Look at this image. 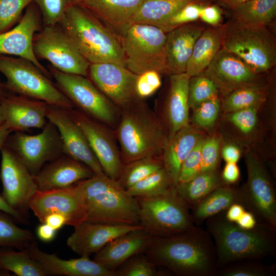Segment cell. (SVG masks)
Instances as JSON below:
<instances>
[{"label":"cell","instance_id":"cell-1","mask_svg":"<svg viewBox=\"0 0 276 276\" xmlns=\"http://www.w3.org/2000/svg\"><path fill=\"white\" fill-rule=\"evenodd\" d=\"M145 254L158 267L179 276H215L218 269L213 240L200 225L172 236H152Z\"/></svg>","mask_w":276,"mask_h":276},{"label":"cell","instance_id":"cell-2","mask_svg":"<svg viewBox=\"0 0 276 276\" xmlns=\"http://www.w3.org/2000/svg\"><path fill=\"white\" fill-rule=\"evenodd\" d=\"M205 222L215 244L218 268L235 261L263 260L276 255V231L265 224L257 222L251 229H243L228 221L225 211Z\"/></svg>","mask_w":276,"mask_h":276},{"label":"cell","instance_id":"cell-3","mask_svg":"<svg viewBox=\"0 0 276 276\" xmlns=\"http://www.w3.org/2000/svg\"><path fill=\"white\" fill-rule=\"evenodd\" d=\"M114 133L123 165L148 156H162L168 134L154 111L141 100L120 110Z\"/></svg>","mask_w":276,"mask_h":276},{"label":"cell","instance_id":"cell-4","mask_svg":"<svg viewBox=\"0 0 276 276\" xmlns=\"http://www.w3.org/2000/svg\"><path fill=\"white\" fill-rule=\"evenodd\" d=\"M58 25L89 64L112 62L125 66L120 37L80 6L71 4Z\"/></svg>","mask_w":276,"mask_h":276},{"label":"cell","instance_id":"cell-5","mask_svg":"<svg viewBox=\"0 0 276 276\" xmlns=\"http://www.w3.org/2000/svg\"><path fill=\"white\" fill-rule=\"evenodd\" d=\"M81 194L86 221L112 224L138 225L135 198L105 174H95L75 183Z\"/></svg>","mask_w":276,"mask_h":276},{"label":"cell","instance_id":"cell-6","mask_svg":"<svg viewBox=\"0 0 276 276\" xmlns=\"http://www.w3.org/2000/svg\"><path fill=\"white\" fill-rule=\"evenodd\" d=\"M0 73L6 79L5 83L9 93L67 110L74 108L51 78L28 60L0 55Z\"/></svg>","mask_w":276,"mask_h":276},{"label":"cell","instance_id":"cell-7","mask_svg":"<svg viewBox=\"0 0 276 276\" xmlns=\"http://www.w3.org/2000/svg\"><path fill=\"white\" fill-rule=\"evenodd\" d=\"M221 30L222 48L238 56L254 72H266L274 65L275 40L266 26L244 25L233 20Z\"/></svg>","mask_w":276,"mask_h":276},{"label":"cell","instance_id":"cell-8","mask_svg":"<svg viewBox=\"0 0 276 276\" xmlns=\"http://www.w3.org/2000/svg\"><path fill=\"white\" fill-rule=\"evenodd\" d=\"M135 198L140 223L153 237L176 235L195 225L190 208L175 187L160 195Z\"/></svg>","mask_w":276,"mask_h":276},{"label":"cell","instance_id":"cell-9","mask_svg":"<svg viewBox=\"0 0 276 276\" xmlns=\"http://www.w3.org/2000/svg\"><path fill=\"white\" fill-rule=\"evenodd\" d=\"M166 39V33L156 26L132 24L120 37L126 67L137 75L148 71L168 75Z\"/></svg>","mask_w":276,"mask_h":276},{"label":"cell","instance_id":"cell-10","mask_svg":"<svg viewBox=\"0 0 276 276\" xmlns=\"http://www.w3.org/2000/svg\"><path fill=\"white\" fill-rule=\"evenodd\" d=\"M49 71L59 89L74 107L109 127L115 128L120 110L87 77L60 72L51 65Z\"/></svg>","mask_w":276,"mask_h":276},{"label":"cell","instance_id":"cell-11","mask_svg":"<svg viewBox=\"0 0 276 276\" xmlns=\"http://www.w3.org/2000/svg\"><path fill=\"white\" fill-rule=\"evenodd\" d=\"M247 179L239 189L240 204L251 213L258 223L276 231V195L269 174L262 161L247 151L245 156Z\"/></svg>","mask_w":276,"mask_h":276},{"label":"cell","instance_id":"cell-12","mask_svg":"<svg viewBox=\"0 0 276 276\" xmlns=\"http://www.w3.org/2000/svg\"><path fill=\"white\" fill-rule=\"evenodd\" d=\"M34 54L50 65L64 73L87 77L89 63L57 24L44 26L33 38Z\"/></svg>","mask_w":276,"mask_h":276},{"label":"cell","instance_id":"cell-13","mask_svg":"<svg viewBox=\"0 0 276 276\" xmlns=\"http://www.w3.org/2000/svg\"><path fill=\"white\" fill-rule=\"evenodd\" d=\"M42 129L35 135L13 132L5 143L33 176L45 164L63 154L61 139L55 125L48 121Z\"/></svg>","mask_w":276,"mask_h":276},{"label":"cell","instance_id":"cell-14","mask_svg":"<svg viewBox=\"0 0 276 276\" xmlns=\"http://www.w3.org/2000/svg\"><path fill=\"white\" fill-rule=\"evenodd\" d=\"M0 179L2 196L20 214L29 209V202L38 190L34 176L18 156L5 144L1 149Z\"/></svg>","mask_w":276,"mask_h":276},{"label":"cell","instance_id":"cell-15","mask_svg":"<svg viewBox=\"0 0 276 276\" xmlns=\"http://www.w3.org/2000/svg\"><path fill=\"white\" fill-rule=\"evenodd\" d=\"M68 111L86 136L104 174L117 180L123 164L114 132L77 109L73 108Z\"/></svg>","mask_w":276,"mask_h":276},{"label":"cell","instance_id":"cell-16","mask_svg":"<svg viewBox=\"0 0 276 276\" xmlns=\"http://www.w3.org/2000/svg\"><path fill=\"white\" fill-rule=\"evenodd\" d=\"M90 80L120 110L140 99L135 91L137 75L125 66L112 62L90 64Z\"/></svg>","mask_w":276,"mask_h":276},{"label":"cell","instance_id":"cell-17","mask_svg":"<svg viewBox=\"0 0 276 276\" xmlns=\"http://www.w3.org/2000/svg\"><path fill=\"white\" fill-rule=\"evenodd\" d=\"M43 27L38 7L31 4L16 25L0 33V55L12 56L28 60L51 78L49 71L40 63L33 50L34 37Z\"/></svg>","mask_w":276,"mask_h":276},{"label":"cell","instance_id":"cell-18","mask_svg":"<svg viewBox=\"0 0 276 276\" xmlns=\"http://www.w3.org/2000/svg\"><path fill=\"white\" fill-rule=\"evenodd\" d=\"M29 206L41 223L52 213L63 215L66 218V225L74 227L86 220L82 197L75 184L62 189L38 190Z\"/></svg>","mask_w":276,"mask_h":276},{"label":"cell","instance_id":"cell-19","mask_svg":"<svg viewBox=\"0 0 276 276\" xmlns=\"http://www.w3.org/2000/svg\"><path fill=\"white\" fill-rule=\"evenodd\" d=\"M47 119L58 129L64 154L84 164L96 174H104L86 136L68 110L49 105Z\"/></svg>","mask_w":276,"mask_h":276},{"label":"cell","instance_id":"cell-20","mask_svg":"<svg viewBox=\"0 0 276 276\" xmlns=\"http://www.w3.org/2000/svg\"><path fill=\"white\" fill-rule=\"evenodd\" d=\"M202 74L224 96L238 88L258 83V74L238 56L222 48Z\"/></svg>","mask_w":276,"mask_h":276},{"label":"cell","instance_id":"cell-21","mask_svg":"<svg viewBox=\"0 0 276 276\" xmlns=\"http://www.w3.org/2000/svg\"><path fill=\"white\" fill-rule=\"evenodd\" d=\"M142 227L141 224H112L84 221L74 227V231L67 239L66 244L80 257H89L118 237Z\"/></svg>","mask_w":276,"mask_h":276},{"label":"cell","instance_id":"cell-22","mask_svg":"<svg viewBox=\"0 0 276 276\" xmlns=\"http://www.w3.org/2000/svg\"><path fill=\"white\" fill-rule=\"evenodd\" d=\"M0 106L4 123L12 132L42 129L47 122L49 104L44 101L9 93Z\"/></svg>","mask_w":276,"mask_h":276},{"label":"cell","instance_id":"cell-23","mask_svg":"<svg viewBox=\"0 0 276 276\" xmlns=\"http://www.w3.org/2000/svg\"><path fill=\"white\" fill-rule=\"evenodd\" d=\"M167 97L161 109L155 113L168 136L189 124V85L190 77L186 73L169 75Z\"/></svg>","mask_w":276,"mask_h":276},{"label":"cell","instance_id":"cell-24","mask_svg":"<svg viewBox=\"0 0 276 276\" xmlns=\"http://www.w3.org/2000/svg\"><path fill=\"white\" fill-rule=\"evenodd\" d=\"M30 257L37 262L47 275L66 276H115L89 257L64 260L55 254L47 253L40 249L33 242L26 248Z\"/></svg>","mask_w":276,"mask_h":276},{"label":"cell","instance_id":"cell-25","mask_svg":"<svg viewBox=\"0 0 276 276\" xmlns=\"http://www.w3.org/2000/svg\"><path fill=\"white\" fill-rule=\"evenodd\" d=\"M94 174L85 165L63 154L45 164L34 178L38 190L45 191L67 188Z\"/></svg>","mask_w":276,"mask_h":276},{"label":"cell","instance_id":"cell-26","mask_svg":"<svg viewBox=\"0 0 276 276\" xmlns=\"http://www.w3.org/2000/svg\"><path fill=\"white\" fill-rule=\"evenodd\" d=\"M152 237L143 227L131 231L107 243L95 254L94 260L114 273V271L130 257L145 252Z\"/></svg>","mask_w":276,"mask_h":276},{"label":"cell","instance_id":"cell-27","mask_svg":"<svg viewBox=\"0 0 276 276\" xmlns=\"http://www.w3.org/2000/svg\"><path fill=\"white\" fill-rule=\"evenodd\" d=\"M144 1L83 0L76 5L97 17L115 33H119L120 37L131 26L133 17Z\"/></svg>","mask_w":276,"mask_h":276},{"label":"cell","instance_id":"cell-28","mask_svg":"<svg viewBox=\"0 0 276 276\" xmlns=\"http://www.w3.org/2000/svg\"><path fill=\"white\" fill-rule=\"evenodd\" d=\"M204 29L188 24L166 33L165 51L168 75L186 72L194 44Z\"/></svg>","mask_w":276,"mask_h":276},{"label":"cell","instance_id":"cell-29","mask_svg":"<svg viewBox=\"0 0 276 276\" xmlns=\"http://www.w3.org/2000/svg\"><path fill=\"white\" fill-rule=\"evenodd\" d=\"M202 137L200 131L190 124L168 136L162 157L164 167L175 186L183 160Z\"/></svg>","mask_w":276,"mask_h":276},{"label":"cell","instance_id":"cell-30","mask_svg":"<svg viewBox=\"0 0 276 276\" xmlns=\"http://www.w3.org/2000/svg\"><path fill=\"white\" fill-rule=\"evenodd\" d=\"M221 28L204 29L196 41L186 73L190 77L202 74L222 48Z\"/></svg>","mask_w":276,"mask_h":276},{"label":"cell","instance_id":"cell-31","mask_svg":"<svg viewBox=\"0 0 276 276\" xmlns=\"http://www.w3.org/2000/svg\"><path fill=\"white\" fill-rule=\"evenodd\" d=\"M234 203L240 204L239 188L228 185L220 186L191 209L193 222L201 225L208 219L225 211Z\"/></svg>","mask_w":276,"mask_h":276},{"label":"cell","instance_id":"cell-32","mask_svg":"<svg viewBox=\"0 0 276 276\" xmlns=\"http://www.w3.org/2000/svg\"><path fill=\"white\" fill-rule=\"evenodd\" d=\"M206 1L208 0H144L133 17L131 25L142 24L159 27L186 5Z\"/></svg>","mask_w":276,"mask_h":276},{"label":"cell","instance_id":"cell-33","mask_svg":"<svg viewBox=\"0 0 276 276\" xmlns=\"http://www.w3.org/2000/svg\"><path fill=\"white\" fill-rule=\"evenodd\" d=\"M224 185L217 170L201 172L188 182L177 184L175 189L191 210L214 190Z\"/></svg>","mask_w":276,"mask_h":276},{"label":"cell","instance_id":"cell-34","mask_svg":"<svg viewBox=\"0 0 276 276\" xmlns=\"http://www.w3.org/2000/svg\"><path fill=\"white\" fill-rule=\"evenodd\" d=\"M234 21L247 26H266L276 15V0H250L232 10Z\"/></svg>","mask_w":276,"mask_h":276},{"label":"cell","instance_id":"cell-35","mask_svg":"<svg viewBox=\"0 0 276 276\" xmlns=\"http://www.w3.org/2000/svg\"><path fill=\"white\" fill-rule=\"evenodd\" d=\"M162 156H148L123 165L117 181L125 190L163 168Z\"/></svg>","mask_w":276,"mask_h":276},{"label":"cell","instance_id":"cell-36","mask_svg":"<svg viewBox=\"0 0 276 276\" xmlns=\"http://www.w3.org/2000/svg\"><path fill=\"white\" fill-rule=\"evenodd\" d=\"M0 269L18 276H45L47 274L26 249L0 250Z\"/></svg>","mask_w":276,"mask_h":276},{"label":"cell","instance_id":"cell-37","mask_svg":"<svg viewBox=\"0 0 276 276\" xmlns=\"http://www.w3.org/2000/svg\"><path fill=\"white\" fill-rule=\"evenodd\" d=\"M265 97L264 88L258 83L244 86L225 96L223 108L228 113L244 108L259 107Z\"/></svg>","mask_w":276,"mask_h":276},{"label":"cell","instance_id":"cell-38","mask_svg":"<svg viewBox=\"0 0 276 276\" xmlns=\"http://www.w3.org/2000/svg\"><path fill=\"white\" fill-rule=\"evenodd\" d=\"M175 187L164 167L137 182L126 190L135 197H151L164 194Z\"/></svg>","mask_w":276,"mask_h":276},{"label":"cell","instance_id":"cell-39","mask_svg":"<svg viewBox=\"0 0 276 276\" xmlns=\"http://www.w3.org/2000/svg\"><path fill=\"white\" fill-rule=\"evenodd\" d=\"M262 260L245 259L219 267L215 276H275L276 265L265 264Z\"/></svg>","mask_w":276,"mask_h":276},{"label":"cell","instance_id":"cell-40","mask_svg":"<svg viewBox=\"0 0 276 276\" xmlns=\"http://www.w3.org/2000/svg\"><path fill=\"white\" fill-rule=\"evenodd\" d=\"M6 214L0 211V247L26 249L34 242L33 234L17 226Z\"/></svg>","mask_w":276,"mask_h":276},{"label":"cell","instance_id":"cell-41","mask_svg":"<svg viewBox=\"0 0 276 276\" xmlns=\"http://www.w3.org/2000/svg\"><path fill=\"white\" fill-rule=\"evenodd\" d=\"M158 267L145 254H136L114 271L115 276H162L167 273Z\"/></svg>","mask_w":276,"mask_h":276},{"label":"cell","instance_id":"cell-42","mask_svg":"<svg viewBox=\"0 0 276 276\" xmlns=\"http://www.w3.org/2000/svg\"><path fill=\"white\" fill-rule=\"evenodd\" d=\"M213 82L202 74L190 77L189 85V107L195 109L201 103L218 96Z\"/></svg>","mask_w":276,"mask_h":276},{"label":"cell","instance_id":"cell-43","mask_svg":"<svg viewBox=\"0 0 276 276\" xmlns=\"http://www.w3.org/2000/svg\"><path fill=\"white\" fill-rule=\"evenodd\" d=\"M34 0H0V33L16 25Z\"/></svg>","mask_w":276,"mask_h":276},{"label":"cell","instance_id":"cell-44","mask_svg":"<svg viewBox=\"0 0 276 276\" xmlns=\"http://www.w3.org/2000/svg\"><path fill=\"white\" fill-rule=\"evenodd\" d=\"M204 5L193 2L183 6L158 28L167 33L181 26L188 24L199 18L200 11Z\"/></svg>","mask_w":276,"mask_h":276},{"label":"cell","instance_id":"cell-45","mask_svg":"<svg viewBox=\"0 0 276 276\" xmlns=\"http://www.w3.org/2000/svg\"><path fill=\"white\" fill-rule=\"evenodd\" d=\"M40 11L43 26H54L59 22L71 0H34Z\"/></svg>","mask_w":276,"mask_h":276},{"label":"cell","instance_id":"cell-46","mask_svg":"<svg viewBox=\"0 0 276 276\" xmlns=\"http://www.w3.org/2000/svg\"><path fill=\"white\" fill-rule=\"evenodd\" d=\"M202 137L183 160L179 171L177 183L188 182L201 173Z\"/></svg>","mask_w":276,"mask_h":276},{"label":"cell","instance_id":"cell-47","mask_svg":"<svg viewBox=\"0 0 276 276\" xmlns=\"http://www.w3.org/2000/svg\"><path fill=\"white\" fill-rule=\"evenodd\" d=\"M220 108L218 96L201 103L193 109L194 122L204 128L212 126L218 118Z\"/></svg>","mask_w":276,"mask_h":276},{"label":"cell","instance_id":"cell-48","mask_svg":"<svg viewBox=\"0 0 276 276\" xmlns=\"http://www.w3.org/2000/svg\"><path fill=\"white\" fill-rule=\"evenodd\" d=\"M220 141L216 136L203 140L201 147V172L217 170L219 160Z\"/></svg>","mask_w":276,"mask_h":276},{"label":"cell","instance_id":"cell-49","mask_svg":"<svg viewBox=\"0 0 276 276\" xmlns=\"http://www.w3.org/2000/svg\"><path fill=\"white\" fill-rule=\"evenodd\" d=\"M258 108L257 107H251L229 112L227 118L241 132L248 134L256 126Z\"/></svg>","mask_w":276,"mask_h":276},{"label":"cell","instance_id":"cell-50","mask_svg":"<svg viewBox=\"0 0 276 276\" xmlns=\"http://www.w3.org/2000/svg\"><path fill=\"white\" fill-rule=\"evenodd\" d=\"M161 85L159 73L155 71H146L137 75L135 82L136 95L140 99L143 100L153 95Z\"/></svg>","mask_w":276,"mask_h":276},{"label":"cell","instance_id":"cell-51","mask_svg":"<svg viewBox=\"0 0 276 276\" xmlns=\"http://www.w3.org/2000/svg\"><path fill=\"white\" fill-rule=\"evenodd\" d=\"M220 9L216 5H204L200 11L199 18L213 26L218 25L222 20Z\"/></svg>","mask_w":276,"mask_h":276},{"label":"cell","instance_id":"cell-52","mask_svg":"<svg viewBox=\"0 0 276 276\" xmlns=\"http://www.w3.org/2000/svg\"><path fill=\"white\" fill-rule=\"evenodd\" d=\"M240 170L237 163H226L221 176L225 185H231L236 183L239 179Z\"/></svg>","mask_w":276,"mask_h":276},{"label":"cell","instance_id":"cell-53","mask_svg":"<svg viewBox=\"0 0 276 276\" xmlns=\"http://www.w3.org/2000/svg\"><path fill=\"white\" fill-rule=\"evenodd\" d=\"M221 154L226 163H237L240 158L241 151L237 146L228 144L222 148Z\"/></svg>","mask_w":276,"mask_h":276},{"label":"cell","instance_id":"cell-54","mask_svg":"<svg viewBox=\"0 0 276 276\" xmlns=\"http://www.w3.org/2000/svg\"><path fill=\"white\" fill-rule=\"evenodd\" d=\"M56 231L46 223H41L36 229L38 238L43 242H51L56 236Z\"/></svg>","mask_w":276,"mask_h":276},{"label":"cell","instance_id":"cell-55","mask_svg":"<svg viewBox=\"0 0 276 276\" xmlns=\"http://www.w3.org/2000/svg\"><path fill=\"white\" fill-rule=\"evenodd\" d=\"M43 222L49 224L56 231L60 229L67 224L66 218L63 215L57 213H52L48 215L45 217Z\"/></svg>","mask_w":276,"mask_h":276},{"label":"cell","instance_id":"cell-56","mask_svg":"<svg viewBox=\"0 0 276 276\" xmlns=\"http://www.w3.org/2000/svg\"><path fill=\"white\" fill-rule=\"evenodd\" d=\"M245 211L240 204L234 203L225 211V216L228 221L236 223Z\"/></svg>","mask_w":276,"mask_h":276},{"label":"cell","instance_id":"cell-57","mask_svg":"<svg viewBox=\"0 0 276 276\" xmlns=\"http://www.w3.org/2000/svg\"><path fill=\"white\" fill-rule=\"evenodd\" d=\"M236 223L239 227L243 229H249L254 227L256 225L257 221L255 216L251 213L245 211Z\"/></svg>","mask_w":276,"mask_h":276},{"label":"cell","instance_id":"cell-58","mask_svg":"<svg viewBox=\"0 0 276 276\" xmlns=\"http://www.w3.org/2000/svg\"><path fill=\"white\" fill-rule=\"evenodd\" d=\"M0 211L4 212L9 216L12 217L14 219L24 221L23 215L16 210L10 206L5 201L2 195H0Z\"/></svg>","mask_w":276,"mask_h":276},{"label":"cell","instance_id":"cell-59","mask_svg":"<svg viewBox=\"0 0 276 276\" xmlns=\"http://www.w3.org/2000/svg\"><path fill=\"white\" fill-rule=\"evenodd\" d=\"M11 133L12 131L5 123L0 125V150Z\"/></svg>","mask_w":276,"mask_h":276},{"label":"cell","instance_id":"cell-60","mask_svg":"<svg viewBox=\"0 0 276 276\" xmlns=\"http://www.w3.org/2000/svg\"><path fill=\"white\" fill-rule=\"evenodd\" d=\"M221 4L229 8L231 10L235 9L239 6L250 0H217Z\"/></svg>","mask_w":276,"mask_h":276},{"label":"cell","instance_id":"cell-61","mask_svg":"<svg viewBox=\"0 0 276 276\" xmlns=\"http://www.w3.org/2000/svg\"><path fill=\"white\" fill-rule=\"evenodd\" d=\"M9 93L5 82H3L0 79V104Z\"/></svg>","mask_w":276,"mask_h":276},{"label":"cell","instance_id":"cell-62","mask_svg":"<svg viewBox=\"0 0 276 276\" xmlns=\"http://www.w3.org/2000/svg\"><path fill=\"white\" fill-rule=\"evenodd\" d=\"M4 123V116L2 110L1 106H0V125Z\"/></svg>","mask_w":276,"mask_h":276},{"label":"cell","instance_id":"cell-63","mask_svg":"<svg viewBox=\"0 0 276 276\" xmlns=\"http://www.w3.org/2000/svg\"><path fill=\"white\" fill-rule=\"evenodd\" d=\"M8 274L9 273L8 271H6L0 269V276L9 275V274Z\"/></svg>","mask_w":276,"mask_h":276},{"label":"cell","instance_id":"cell-64","mask_svg":"<svg viewBox=\"0 0 276 276\" xmlns=\"http://www.w3.org/2000/svg\"><path fill=\"white\" fill-rule=\"evenodd\" d=\"M83 0H71V4H78Z\"/></svg>","mask_w":276,"mask_h":276}]
</instances>
